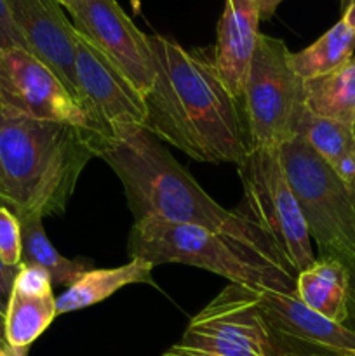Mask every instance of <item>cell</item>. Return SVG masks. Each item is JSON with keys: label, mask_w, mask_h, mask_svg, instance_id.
<instances>
[{"label": "cell", "mask_w": 355, "mask_h": 356, "mask_svg": "<svg viewBox=\"0 0 355 356\" xmlns=\"http://www.w3.org/2000/svg\"><path fill=\"white\" fill-rule=\"evenodd\" d=\"M348 268L338 259H320L296 275V296L303 305L336 323L348 320Z\"/></svg>", "instance_id": "obj_16"}, {"label": "cell", "mask_w": 355, "mask_h": 356, "mask_svg": "<svg viewBox=\"0 0 355 356\" xmlns=\"http://www.w3.org/2000/svg\"><path fill=\"white\" fill-rule=\"evenodd\" d=\"M0 110L84 129L101 143V149L108 143L87 108L73 97L52 70L26 49L0 51Z\"/></svg>", "instance_id": "obj_9"}, {"label": "cell", "mask_w": 355, "mask_h": 356, "mask_svg": "<svg viewBox=\"0 0 355 356\" xmlns=\"http://www.w3.org/2000/svg\"><path fill=\"white\" fill-rule=\"evenodd\" d=\"M260 292L226 285L164 356H277L260 308Z\"/></svg>", "instance_id": "obj_8"}, {"label": "cell", "mask_w": 355, "mask_h": 356, "mask_svg": "<svg viewBox=\"0 0 355 356\" xmlns=\"http://www.w3.org/2000/svg\"><path fill=\"white\" fill-rule=\"evenodd\" d=\"M56 298L44 270L21 266L6 309V341L14 348H30L54 318Z\"/></svg>", "instance_id": "obj_15"}, {"label": "cell", "mask_w": 355, "mask_h": 356, "mask_svg": "<svg viewBox=\"0 0 355 356\" xmlns=\"http://www.w3.org/2000/svg\"><path fill=\"white\" fill-rule=\"evenodd\" d=\"M100 152L101 143L84 129L0 110V202L17 219L63 214Z\"/></svg>", "instance_id": "obj_3"}, {"label": "cell", "mask_w": 355, "mask_h": 356, "mask_svg": "<svg viewBox=\"0 0 355 356\" xmlns=\"http://www.w3.org/2000/svg\"><path fill=\"white\" fill-rule=\"evenodd\" d=\"M294 134L305 139L355 195V134L340 122L315 117L303 108Z\"/></svg>", "instance_id": "obj_18"}, {"label": "cell", "mask_w": 355, "mask_h": 356, "mask_svg": "<svg viewBox=\"0 0 355 356\" xmlns=\"http://www.w3.org/2000/svg\"><path fill=\"white\" fill-rule=\"evenodd\" d=\"M21 222V266H35L44 270L52 287L68 289L80 275L89 271V264L63 257L49 242L42 226V219H19Z\"/></svg>", "instance_id": "obj_20"}, {"label": "cell", "mask_w": 355, "mask_h": 356, "mask_svg": "<svg viewBox=\"0 0 355 356\" xmlns=\"http://www.w3.org/2000/svg\"><path fill=\"white\" fill-rule=\"evenodd\" d=\"M284 0H254L258 14H260V21H268L275 14L277 7L281 6Z\"/></svg>", "instance_id": "obj_26"}, {"label": "cell", "mask_w": 355, "mask_h": 356, "mask_svg": "<svg viewBox=\"0 0 355 356\" xmlns=\"http://www.w3.org/2000/svg\"><path fill=\"white\" fill-rule=\"evenodd\" d=\"M260 308L277 356H355V332L303 305L296 292L261 291Z\"/></svg>", "instance_id": "obj_11"}, {"label": "cell", "mask_w": 355, "mask_h": 356, "mask_svg": "<svg viewBox=\"0 0 355 356\" xmlns=\"http://www.w3.org/2000/svg\"><path fill=\"white\" fill-rule=\"evenodd\" d=\"M100 159L120 181L134 222L157 218L200 226L254 259L296 277L274 242L256 225L212 200L162 141L146 129L120 131L103 146Z\"/></svg>", "instance_id": "obj_2"}, {"label": "cell", "mask_w": 355, "mask_h": 356, "mask_svg": "<svg viewBox=\"0 0 355 356\" xmlns=\"http://www.w3.org/2000/svg\"><path fill=\"white\" fill-rule=\"evenodd\" d=\"M58 2L61 3V6L65 7V9H68V7L72 6V3H73V0H58Z\"/></svg>", "instance_id": "obj_30"}, {"label": "cell", "mask_w": 355, "mask_h": 356, "mask_svg": "<svg viewBox=\"0 0 355 356\" xmlns=\"http://www.w3.org/2000/svg\"><path fill=\"white\" fill-rule=\"evenodd\" d=\"M14 47H21L28 51L26 42H24V38L17 31L16 24H14L13 17H10L9 10H7L6 2L0 0V51Z\"/></svg>", "instance_id": "obj_23"}, {"label": "cell", "mask_w": 355, "mask_h": 356, "mask_svg": "<svg viewBox=\"0 0 355 356\" xmlns=\"http://www.w3.org/2000/svg\"><path fill=\"white\" fill-rule=\"evenodd\" d=\"M75 80L80 103L87 108L108 141L120 131L145 127V97L77 31Z\"/></svg>", "instance_id": "obj_12"}, {"label": "cell", "mask_w": 355, "mask_h": 356, "mask_svg": "<svg viewBox=\"0 0 355 356\" xmlns=\"http://www.w3.org/2000/svg\"><path fill=\"white\" fill-rule=\"evenodd\" d=\"M260 23L254 0H225L212 56L219 76L240 103L260 35Z\"/></svg>", "instance_id": "obj_14"}, {"label": "cell", "mask_w": 355, "mask_h": 356, "mask_svg": "<svg viewBox=\"0 0 355 356\" xmlns=\"http://www.w3.org/2000/svg\"><path fill=\"white\" fill-rule=\"evenodd\" d=\"M153 268L148 261L134 257L118 268L86 271L56 299L58 316L97 305L127 285L150 284Z\"/></svg>", "instance_id": "obj_17"}, {"label": "cell", "mask_w": 355, "mask_h": 356, "mask_svg": "<svg viewBox=\"0 0 355 356\" xmlns=\"http://www.w3.org/2000/svg\"><path fill=\"white\" fill-rule=\"evenodd\" d=\"M341 7H343V17L341 19L355 30V0H341Z\"/></svg>", "instance_id": "obj_27"}, {"label": "cell", "mask_w": 355, "mask_h": 356, "mask_svg": "<svg viewBox=\"0 0 355 356\" xmlns=\"http://www.w3.org/2000/svg\"><path fill=\"white\" fill-rule=\"evenodd\" d=\"M348 275H350V289H348V320L345 325L355 332V263L348 264Z\"/></svg>", "instance_id": "obj_25"}, {"label": "cell", "mask_w": 355, "mask_h": 356, "mask_svg": "<svg viewBox=\"0 0 355 356\" xmlns=\"http://www.w3.org/2000/svg\"><path fill=\"white\" fill-rule=\"evenodd\" d=\"M30 348H14L7 341L0 343V356H28Z\"/></svg>", "instance_id": "obj_28"}, {"label": "cell", "mask_w": 355, "mask_h": 356, "mask_svg": "<svg viewBox=\"0 0 355 356\" xmlns=\"http://www.w3.org/2000/svg\"><path fill=\"white\" fill-rule=\"evenodd\" d=\"M6 341V315L0 312V343Z\"/></svg>", "instance_id": "obj_29"}, {"label": "cell", "mask_w": 355, "mask_h": 356, "mask_svg": "<svg viewBox=\"0 0 355 356\" xmlns=\"http://www.w3.org/2000/svg\"><path fill=\"white\" fill-rule=\"evenodd\" d=\"M354 134H355V125H354Z\"/></svg>", "instance_id": "obj_31"}, {"label": "cell", "mask_w": 355, "mask_h": 356, "mask_svg": "<svg viewBox=\"0 0 355 356\" xmlns=\"http://www.w3.org/2000/svg\"><path fill=\"white\" fill-rule=\"evenodd\" d=\"M72 24L87 42L132 83L143 97L155 82V54L143 33L117 0H73L66 9Z\"/></svg>", "instance_id": "obj_10"}, {"label": "cell", "mask_w": 355, "mask_h": 356, "mask_svg": "<svg viewBox=\"0 0 355 356\" xmlns=\"http://www.w3.org/2000/svg\"><path fill=\"white\" fill-rule=\"evenodd\" d=\"M303 103L312 115L355 125V56L341 68L303 82Z\"/></svg>", "instance_id": "obj_19"}, {"label": "cell", "mask_w": 355, "mask_h": 356, "mask_svg": "<svg viewBox=\"0 0 355 356\" xmlns=\"http://www.w3.org/2000/svg\"><path fill=\"white\" fill-rule=\"evenodd\" d=\"M131 259L157 264H187L200 268L254 291L294 292L296 277L254 259L225 238L200 226L178 225L146 218L132 225L127 240Z\"/></svg>", "instance_id": "obj_4"}, {"label": "cell", "mask_w": 355, "mask_h": 356, "mask_svg": "<svg viewBox=\"0 0 355 356\" xmlns=\"http://www.w3.org/2000/svg\"><path fill=\"white\" fill-rule=\"evenodd\" d=\"M21 266H7L2 259H0V312L6 315L7 302H9L10 292H13L14 280H16L17 273H19Z\"/></svg>", "instance_id": "obj_24"}, {"label": "cell", "mask_w": 355, "mask_h": 356, "mask_svg": "<svg viewBox=\"0 0 355 356\" xmlns=\"http://www.w3.org/2000/svg\"><path fill=\"white\" fill-rule=\"evenodd\" d=\"M278 152L320 259L355 263V195L299 136Z\"/></svg>", "instance_id": "obj_5"}, {"label": "cell", "mask_w": 355, "mask_h": 356, "mask_svg": "<svg viewBox=\"0 0 355 356\" xmlns=\"http://www.w3.org/2000/svg\"><path fill=\"white\" fill-rule=\"evenodd\" d=\"M354 51L355 30L340 19L312 45L299 52H291V66L305 82L341 68L354 58Z\"/></svg>", "instance_id": "obj_21"}, {"label": "cell", "mask_w": 355, "mask_h": 356, "mask_svg": "<svg viewBox=\"0 0 355 356\" xmlns=\"http://www.w3.org/2000/svg\"><path fill=\"white\" fill-rule=\"evenodd\" d=\"M155 82L145 96V127L162 143L205 163H237L249 152L242 103L233 97L211 49L181 47L150 35Z\"/></svg>", "instance_id": "obj_1"}, {"label": "cell", "mask_w": 355, "mask_h": 356, "mask_svg": "<svg viewBox=\"0 0 355 356\" xmlns=\"http://www.w3.org/2000/svg\"><path fill=\"white\" fill-rule=\"evenodd\" d=\"M28 51L80 101L75 80L77 30L58 0H3ZM93 117V115H90Z\"/></svg>", "instance_id": "obj_13"}, {"label": "cell", "mask_w": 355, "mask_h": 356, "mask_svg": "<svg viewBox=\"0 0 355 356\" xmlns=\"http://www.w3.org/2000/svg\"><path fill=\"white\" fill-rule=\"evenodd\" d=\"M237 170L244 190L239 214L274 242L296 275L315 263L312 238L278 148H251L237 163Z\"/></svg>", "instance_id": "obj_6"}, {"label": "cell", "mask_w": 355, "mask_h": 356, "mask_svg": "<svg viewBox=\"0 0 355 356\" xmlns=\"http://www.w3.org/2000/svg\"><path fill=\"white\" fill-rule=\"evenodd\" d=\"M303 103V80L291 66L284 40L260 33L242 96L251 148H281L296 138Z\"/></svg>", "instance_id": "obj_7"}, {"label": "cell", "mask_w": 355, "mask_h": 356, "mask_svg": "<svg viewBox=\"0 0 355 356\" xmlns=\"http://www.w3.org/2000/svg\"><path fill=\"white\" fill-rule=\"evenodd\" d=\"M0 259L7 266H21V222L6 205H0Z\"/></svg>", "instance_id": "obj_22"}]
</instances>
